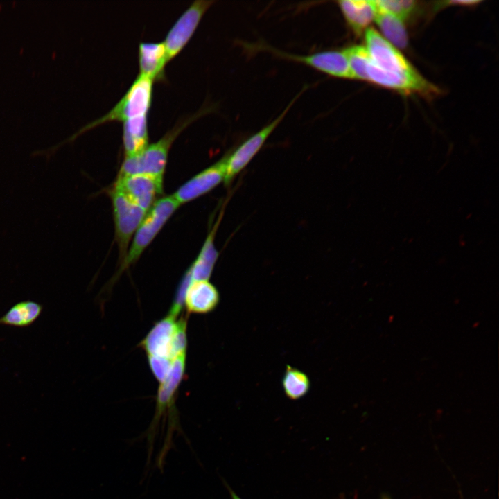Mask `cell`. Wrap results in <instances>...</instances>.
I'll use <instances>...</instances> for the list:
<instances>
[{
	"instance_id": "1",
	"label": "cell",
	"mask_w": 499,
	"mask_h": 499,
	"mask_svg": "<svg viewBox=\"0 0 499 499\" xmlns=\"http://www.w3.org/2000/svg\"><path fill=\"white\" fill-rule=\"evenodd\" d=\"M185 367L186 355L175 358L166 377L159 383L156 397L155 412L148 428L143 433L147 441V464L150 462L159 424L164 415L168 416V421L166 436L161 449L163 453H167L171 448L174 431L182 432L175 401L184 378Z\"/></svg>"
},
{
	"instance_id": "2",
	"label": "cell",
	"mask_w": 499,
	"mask_h": 499,
	"mask_svg": "<svg viewBox=\"0 0 499 499\" xmlns=\"http://www.w3.org/2000/svg\"><path fill=\"white\" fill-rule=\"evenodd\" d=\"M153 80L139 74L120 101L106 114L87 123L64 141L52 146L48 151L53 155L66 142L73 141L85 131L104 123L113 121H125L128 119L147 116L150 107Z\"/></svg>"
},
{
	"instance_id": "3",
	"label": "cell",
	"mask_w": 499,
	"mask_h": 499,
	"mask_svg": "<svg viewBox=\"0 0 499 499\" xmlns=\"http://www.w3.org/2000/svg\"><path fill=\"white\" fill-rule=\"evenodd\" d=\"M194 119L195 116L184 119L168 131L160 139L148 145L139 153L125 157L119 175H150L163 177L168 152L173 142L184 128Z\"/></svg>"
},
{
	"instance_id": "4",
	"label": "cell",
	"mask_w": 499,
	"mask_h": 499,
	"mask_svg": "<svg viewBox=\"0 0 499 499\" xmlns=\"http://www.w3.org/2000/svg\"><path fill=\"white\" fill-rule=\"evenodd\" d=\"M180 205L173 195L155 201L134 233L127 254L121 262L118 275L137 261Z\"/></svg>"
},
{
	"instance_id": "5",
	"label": "cell",
	"mask_w": 499,
	"mask_h": 499,
	"mask_svg": "<svg viewBox=\"0 0 499 499\" xmlns=\"http://www.w3.org/2000/svg\"><path fill=\"white\" fill-rule=\"evenodd\" d=\"M115 225V238L121 262L125 257L130 242L147 211L132 202L114 186L110 192Z\"/></svg>"
},
{
	"instance_id": "6",
	"label": "cell",
	"mask_w": 499,
	"mask_h": 499,
	"mask_svg": "<svg viewBox=\"0 0 499 499\" xmlns=\"http://www.w3.org/2000/svg\"><path fill=\"white\" fill-rule=\"evenodd\" d=\"M297 97H299V95L290 103L274 120L245 140L231 155L225 157V175L224 182L225 184H229L258 153L267 139L288 112Z\"/></svg>"
},
{
	"instance_id": "7",
	"label": "cell",
	"mask_w": 499,
	"mask_h": 499,
	"mask_svg": "<svg viewBox=\"0 0 499 499\" xmlns=\"http://www.w3.org/2000/svg\"><path fill=\"white\" fill-rule=\"evenodd\" d=\"M365 44L371 62L380 69L401 75L419 74L397 49L375 29L366 30Z\"/></svg>"
},
{
	"instance_id": "8",
	"label": "cell",
	"mask_w": 499,
	"mask_h": 499,
	"mask_svg": "<svg viewBox=\"0 0 499 499\" xmlns=\"http://www.w3.org/2000/svg\"><path fill=\"white\" fill-rule=\"evenodd\" d=\"M213 3L214 1H195L178 18L163 42L168 61L187 44L204 12Z\"/></svg>"
},
{
	"instance_id": "9",
	"label": "cell",
	"mask_w": 499,
	"mask_h": 499,
	"mask_svg": "<svg viewBox=\"0 0 499 499\" xmlns=\"http://www.w3.org/2000/svg\"><path fill=\"white\" fill-rule=\"evenodd\" d=\"M365 81L405 94L416 93L427 97H432L439 94V89L419 73L407 76L390 73L376 67L371 58L366 68Z\"/></svg>"
},
{
	"instance_id": "10",
	"label": "cell",
	"mask_w": 499,
	"mask_h": 499,
	"mask_svg": "<svg viewBox=\"0 0 499 499\" xmlns=\"http://www.w3.org/2000/svg\"><path fill=\"white\" fill-rule=\"evenodd\" d=\"M114 186L148 211L163 191V177L150 175H118Z\"/></svg>"
},
{
	"instance_id": "11",
	"label": "cell",
	"mask_w": 499,
	"mask_h": 499,
	"mask_svg": "<svg viewBox=\"0 0 499 499\" xmlns=\"http://www.w3.org/2000/svg\"><path fill=\"white\" fill-rule=\"evenodd\" d=\"M279 56L309 66L329 76L340 78H353L347 58L342 51H326L308 55L286 53L272 49Z\"/></svg>"
},
{
	"instance_id": "12",
	"label": "cell",
	"mask_w": 499,
	"mask_h": 499,
	"mask_svg": "<svg viewBox=\"0 0 499 499\" xmlns=\"http://www.w3.org/2000/svg\"><path fill=\"white\" fill-rule=\"evenodd\" d=\"M225 175V157L200 172L182 184L173 195L180 204H185L209 193L222 181Z\"/></svg>"
},
{
	"instance_id": "13",
	"label": "cell",
	"mask_w": 499,
	"mask_h": 499,
	"mask_svg": "<svg viewBox=\"0 0 499 499\" xmlns=\"http://www.w3.org/2000/svg\"><path fill=\"white\" fill-rule=\"evenodd\" d=\"M177 317L167 315L155 323L139 343L147 356H157L174 360L173 340L177 326Z\"/></svg>"
},
{
	"instance_id": "14",
	"label": "cell",
	"mask_w": 499,
	"mask_h": 499,
	"mask_svg": "<svg viewBox=\"0 0 499 499\" xmlns=\"http://www.w3.org/2000/svg\"><path fill=\"white\" fill-rule=\"evenodd\" d=\"M219 302L220 293L209 281H192L184 299L188 313H209L216 308Z\"/></svg>"
},
{
	"instance_id": "15",
	"label": "cell",
	"mask_w": 499,
	"mask_h": 499,
	"mask_svg": "<svg viewBox=\"0 0 499 499\" xmlns=\"http://www.w3.org/2000/svg\"><path fill=\"white\" fill-rule=\"evenodd\" d=\"M336 3L349 27L356 35H360L374 20L376 13L374 1L342 0Z\"/></svg>"
},
{
	"instance_id": "16",
	"label": "cell",
	"mask_w": 499,
	"mask_h": 499,
	"mask_svg": "<svg viewBox=\"0 0 499 499\" xmlns=\"http://www.w3.org/2000/svg\"><path fill=\"white\" fill-rule=\"evenodd\" d=\"M164 42H141L139 46V74L153 80L160 78L168 62Z\"/></svg>"
},
{
	"instance_id": "17",
	"label": "cell",
	"mask_w": 499,
	"mask_h": 499,
	"mask_svg": "<svg viewBox=\"0 0 499 499\" xmlns=\"http://www.w3.org/2000/svg\"><path fill=\"white\" fill-rule=\"evenodd\" d=\"M219 221L207 235L201 250L189 267L192 281H209L218 257V252L214 245V238Z\"/></svg>"
},
{
	"instance_id": "18",
	"label": "cell",
	"mask_w": 499,
	"mask_h": 499,
	"mask_svg": "<svg viewBox=\"0 0 499 499\" xmlns=\"http://www.w3.org/2000/svg\"><path fill=\"white\" fill-rule=\"evenodd\" d=\"M42 304L33 301L24 300L15 304L0 317V325L15 328L31 326L41 315Z\"/></svg>"
},
{
	"instance_id": "19",
	"label": "cell",
	"mask_w": 499,
	"mask_h": 499,
	"mask_svg": "<svg viewBox=\"0 0 499 499\" xmlns=\"http://www.w3.org/2000/svg\"><path fill=\"white\" fill-rule=\"evenodd\" d=\"M123 143L125 157L139 153L148 145L147 116L123 122Z\"/></svg>"
},
{
	"instance_id": "20",
	"label": "cell",
	"mask_w": 499,
	"mask_h": 499,
	"mask_svg": "<svg viewBox=\"0 0 499 499\" xmlns=\"http://www.w3.org/2000/svg\"><path fill=\"white\" fill-rule=\"evenodd\" d=\"M374 20L389 42L397 48L407 46L408 37L403 20L377 7Z\"/></svg>"
},
{
	"instance_id": "21",
	"label": "cell",
	"mask_w": 499,
	"mask_h": 499,
	"mask_svg": "<svg viewBox=\"0 0 499 499\" xmlns=\"http://www.w3.org/2000/svg\"><path fill=\"white\" fill-rule=\"evenodd\" d=\"M282 387L288 399L297 400L308 394L310 388V380L302 371L287 365L282 378Z\"/></svg>"
},
{
	"instance_id": "22",
	"label": "cell",
	"mask_w": 499,
	"mask_h": 499,
	"mask_svg": "<svg viewBox=\"0 0 499 499\" xmlns=\"http://www.w3.org/2000/svg\"><path fill=\"white\" fill-rule=\"evenodd\" d=\"M342 51L347 58L353 78L365 80L366 68L370 60L366 48L360 45H353Z\"/></svg>"
},
{
	"instance_id": "23",
	"label": "cell",
	"mask_w": 499,
	"mask_h": 499,
	"mask_svg": "<svg viewBox=\"0 0 499 499\" xmlns=\"http://www.w3.org/2000/svg\"><path fill=\"white\" fill-rule=\"evenodd\" d=\"M377 8L387 12L404 21L417 9V1L403 0H380L374 1Z\"/></svg>"
},
{
	"instance_id": "24",
	"label": "cell",
	"mask_w": 499,
	"mask_h": 499,
	"mask_svg": "<svg viewBox=\"0 0 499 499\" xmlns=\"http://www.w3.org/2000/svg\"><path fill=\"white\" fill-rule=\"evenodd\" d=\"M192 281L191 273L190 268L185 272L176 290L170 308L168 315L174 317H177L182 310L184 305V299L186 290Z\"/></svg>"
},
{
	"instance_id": "25",
	"label": "cell",
	"mask_w": 499,
	"mask_h": 499,
	"mask_svg": "<svg viewBox=\"0 0 499 499\" xmlns=\"http://www.w3.org/2000/svg\"><path fill=\"white\" fill-rule=\"evenodd\" d=\"M174 360L157 357L148 356V362L150 369L153 374L155 378L158 382L161 383L166 377L169 370L171 368Z\"/></svg>"
},
{
	"instance_id": "26",
	"label": "cell",
	"mask_w": 499,
	"mask_h": 499,
	"mask_svg": "<svg viewBox=\"0 0 499 499\" xmlns=\"http://www.w3.org/2000/svg\"><path fill=\"white\" fill-rule=\"evenodd\" d=\"M222 480L224 485L228 490L231 499H242L240 496H238L235 493V491L231 489V487L228 484V483L223 478H222Z\"/></svg>"
},
{
	"instance_id": "27",
	"label": "cell",
	"mask_w": 499,
	"mask_h": 499,
	"mask_svg": "<svg viewBox=\"0 0 499 499\" xmlns=\"http://www.w3.org/2000/svg\"><path fill=\"white\" fill-rule=\"evenodd\" d=\"M383 499H389L387 497H383Z\"/></svg>"
}]
</instances>
